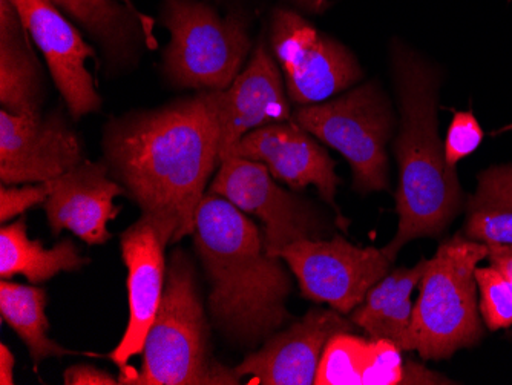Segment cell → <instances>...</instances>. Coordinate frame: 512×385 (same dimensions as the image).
<instances>
[{
  "mask_svg": "<svg viewBox=\"0 0 512 385\" xmlns=\"http://www.w3.org/2000/svg\"><path fill=\"white\" fill-rule=\"evenodd\" d=\"M105 163L165 246L194 234L221 163L217 91H201L106 126Z\"/></svg>",
  "mask_w": 512,
  "mask_h": 385,
  "instance_id": "6da1fadb",
  "label": "cell"
},
{
  "mask_svg": "<svg viewBox=\"0 0 512 385\" xmlns=\"http://www.w3.org/2000/svg\"><path fill=\"white\" fill-rule=\"evenodd\" d=\"M192 237L211 283L212 324L243 346L275 335L289 320L292 281L284 260L267 252L260 228L226 198L207 192Z\"/></svg>",
  "mask_w": 512,
  "mask_h": 385,
  "instance_id": "7a4b0ae2",
  "label": "cell"
},
{
  "mask_svg": "<svg viewBox=\"0 0 512 385\" xmlns=\"http://www.w3.org/2000/svg\"><path fill=\"white\" fill-rule=\"evenodd\" d=\"M393 74L401 111L394 143L399 226L393 240L382 247L391 261L410 241L442 234L463 205L456 168L448 165L439 135V74L404 45L394 47Z\"/></svg>",
  "mask_w": 512,
  "mask_h": 385,
  "instance_id": "3957f363",
  "label": "cell"
},
{
  "mask_svg": "<svg viewBox=\"0 0 512 385\" xmlns=\"http://www.w3.org/2000/svg\"><path fill=\"white\" fill-rule=\"evenodd\" d=\"M140 372L120 370V384L237 385L235 369L214 358L211 327L198 292L194 264L175 249L166 269L160 309L146 338Z\"/></svg>",
  "mask_w": 512,
  "mask_h": 385,
  "instance_id": "277c9868",
  "label": "cell"
},
{
  "mask_svg": "<svg viewBox=\"0 0 512 385\" xmlns=\"http://www.w3.org/2000/svg\"><path fill=\"white\" fill-rule=\"evenodd\" d=\"M486 257V244L456 235L427 260L411 326V344L422 359L450 358L482 338L476 269Z\"/></svg>",
  "mask_w": 512,
  "mask_h": 385,
  "instance_id": "5b68a950",
  "label": "cell"
},
{
  "mask_svg": "<svg viewBox=\"0 0 512 385\" xmlns=\"http://www.w3.org/2000/svg\"><path fill=\"white\" fill-rule=\"evenodd\" d=\"M295 122L344 155L352 168L356 191H387V143L393 135L394 114L378 83L302 106L296 111Z\"/></svg>",
  "mask_w": 512,
  "mask_h": 385,
  "instance_id": "8992f818",
  "label": "cell"
},
{
  "mask_svg": "<svg viewBox=\"0 0 512 385\" xmlns=\"http://www.w3.org/2000/svg\"><path fill=\"white\" fill-rule=\"evenodd\" d=\"M165 25V73L174 85L224 91L237 79L250 50L240 17H221L198 0H166Z\"/></svg>",
  "mask_w": 512,
  "mask_h": 385,
  "instance_id": "52a82bcc",
  "label": "cell"
},
{
  "mask_svg": "<svg viewBox=\"0 0 512 385\" xmlns=\"http://www.w3.org/2000/svg\"><path fill=\"white\" fill-rule=\"evenodd\" d=\"M276 257L292 270L304 297L329 304L342 315L352 313L393 264L384 249L355 246L341 235L296 241Z\"/></svg>",
  "mask_w": 512,
  "mask_h": 385,
  "instance_id": "ba28073f",
  "label": "cell"
},
{
  "mask_svg": "<svg viewBox=\"0 0 512 385\" xmlns=\"http://www.w3.org/2000/svg\"><path fill=\"white\" fill-rule=\"evenodd\" d=\"M272 48L287 94L298 105L325 102L361 80L356 57L295 11L281 8L273 14Z\"/></svg>",
  "mask_w": 512,
  "mask_h": 385,
  "instance_id": "9c48e42d",
  "label": "cell"
},
{
  "mask_svg": "<svg viewBox=\"0 0 512 385\" xmlns=\"http://www.w3.org/2000/svg\"><path fill=\"white\" fill-rule=\"evenodd\" d=\"M207 192L226 198L246 215H255L264 224V243L273 257L296 241L316 240L325 229L318 209L276 185L269 169L260 162L224 158Z\"/></svg>",
  "mask_w": 512,
  "mask_h": 385,
  "instance_id": "30bf717a",
  "label": "cell"
},
{
  "mask_svg": "<svg viewBox=\"0 0 512 385\" xmlns=\"http://www.w3.org/2000/svg\"><path fill=\"white\" fill-rule=\"evenodd\" d=\"M83 162L76 132L60 116H16L0 111V180L33 185L59 178Z\"/></svg>",
  "mask_w": 512,
  "mask_h": 385,
  "instance_id": "8fae6325",
  "label": "cell"
},
{
  "mask_svg": "<svg viewBox=\"0 0 512 385\" xmlns=\"http://www.w3.org/2000/svg\"><path fill=\"white\" fill-rule=\"evenodd\" d=\"M74 119L99 111L102 97L86 62L96 51L50 0H11Z\"/></svg>",
  "mask_w": 512,
  "mask_h": 385,
  "instance_id": "7c38bea8",
  "label": "cell"
},
{
  "mask_svg": "<svg viewBox=\"0 0 512 385\" xmlns=\"http://www.w3.org/2000/svg\"><path fill=\"white\" fill-rule=\"evenodd\" d=\"M355 324L332 309H312L304 318L283 332L266 339L258 352L247 356L235 373L247 384L312 385L316 384L319 364L325 347L333 336L353 332Z\"/></svg>",
  "mask_w": 512,
  "mask_h": 385,
  "instance_id": "4fadbf2b",
  "label": "cell"
},
{
  "mask_svg": "<svg viewBox=\"0 0 512 385\" xmlns=\"http://www.w3.org/2000/svg\"><path fill=\"white\" fill-rule=\"evenodd\" d=\"M313 137L292 120L273 123L244 135L226 157L263 163L275 180L283 181L293 191L315 186L322 200L335 206L339 185L335 162Z\"/></svg>",
  "mask_w": 512,
  "mask_h": 385,
  "instance_id": "5bb4252c",
  "label": "cell"
},
{
  "mask_svg": "<svg viewBox=\"0 0 512 385\" xmlns=\"http://www.w3.org/2000/svg\"><path fill=\"white\" fill-rule=\"evenodd\" d=\"M166 246L154 226L140 217L120 237V252L128 269L129 318L125 335L108 358L120 370L142 355L146 338L154 324L166 286Z\"/></svg>",
  "mask_w": 512,
  "mask_h": 385,
  "instance_id": "9a60e30c",
  "label": "cell"
},
{
  "mask_svg": "<svg viewBox=\"0 0 512 385\" xmlns=\"http://www.w3.org/2000/svg\"><path fill=\"white\" fill-rule=\"evenodd\" d=\"M50 197L43 203L46 220L53 235L73 232L89 246L111 240L109 221L120 214L114 198L125 194L119 181L112 177L105 162L82 163L48 181Z\"/></svg>",
  "mask_w": 512,
  "mask_h": 385,
  "instance_id": "2e32d148",
  "label": "cell"
},
{
  "mask_svg": "<svg viewBox=\"0 0 512 385\" xmlns=\"http://www.w3.org/2000/svg\"><path fill=\"white\" fill-rule=\"evenodd\" d=\"M287 96L283 73L264 45H260L232 85L217 91L221 160L249 132L289 122L292 114Z\"/></svg>",
  "mask_w": 512,
  "mask_h": 385,
  "instance_id": "e0dca14e",
  "label": "cell"
},
{
  "mask_svg": "<svg viewBox=\"0 0 512 385\" xmlns=\"http://www.w3.org/2000/svg\"><path fill=\"white\" fill-rule=\"evenodd\" d=\"M454 384L421 364L404 361L387 339H365L353 332L330 339L319 364L316 385Z\"/></svg>",
  "mask_w": 512,
  "mask_h": 385,
  "instance_id": "ac0fdd59",
  "label": "cell"
},
{
  "mask_svg": "<svg viewBox=\"0 0 512 385\" xmlns=\"http://www.w3.org/2000/svg\"><path fill=\"white\" fill-rule=\"evenodd\" d=\"M11 0H0V105L16 116H42V73Z\"/></svg>",
  "mask_w": 512,
  "mask_h": 385,
  "instance_id": "d6986e66",
  "label": "cell"
},
{
  "mask_svg": "<svg viewBox=\"0 0 512 385\" xmlns=\"http://www.w3.org/2000/svg\"><path fill=\"white\" fill-rule=\"evenodd\" d=\"M427 260L414 267H401L385 275L368 290L365 300L353 310L352 323L370 338L387 339L402 352H411L413 326V290L421 283Z\"/></svg>",
  "mask_w": 512,
  "mask_h": 385,
  "instance_id": "ffe728a7",
  "label": "cell"
},
{
  "mask_svg": "<svg viewBox=\"0 0 512 385\" xmlns=\"http://www.w3.org/2000/svg\"><path fill=\"white\" fill-rule=\"evenodd\" d=\"M89 263L80 254L73 240L60 241L56 246H43L40 240H30L27 220L20 217L0 229V277L10 280L22 275L30 284L45 283L62 272H77Z\"/></svg>",
  "mask_w": 512,
  "mask_h": 385,
  "instance_id": "44dd1931",
  "label": "cell"
},
{
  "mask_svg": "<svg viewBox=\"0 0 512 385\" xmlns=\"http://www.w3.org/2000/svg\"><path fill=\"white\" fill-rule=\"evenodd\" d=\"M465 237L486 246H512V165L479 175L476 194L467 203Z\"/></svg>",
  "mask_w": 512,
  "mask_h": 385,
  "instance_id": "7402d4cb",
  "label": "cell"
},
{
  "mask_svg": "<svg viewBox=\"0 0 512 385\" xmlns=\"http://www.w3.org/2000/svg\"><path fill=\"white\" fill-rule=\"evenodd\" d=\"M46 290L36 284L0 283V315L27 346L31 361L40 364L53 356L74 355L48 336L50 321L46 316Z\"/></svg>",
  "mask_w": 512,
  "mask_h": 385,
  "instance_id": "603a6c76",
  "label": "cell"
},
{
  "mask_svg": "<svg viewBox=\"0 0 512 385\" xmlns=\"http://www.w3.org/2000/svg\"><path fill=\"white\" fill-rule=\"evenodd\" d=\"M105 47L119 50L129 40L128 14L115 0H50Z\"/></svg>",
  "mask_w": 512,
  "mask_h": 385,
  "instance_id": "cb8c5ba5",
  "label": "cell"
},
{
  "mask_svg": "<svg viewBox=\"0 0 512 385\" xmlns=\"http://www.w3.org/2000/svg\"><path fill=\"white\" fill-rule=\"evenodd\" d=\"M477 287L480 290V312L490 330L512 326V287L496 267H477Z\"/></svg>",
  "mask_w": 512,
  "mask_h": 385,
  "instance_id": "d4e9b609",
  "label": "cell"
},
{
  "mask_svg": "<svg viewBox=\"0 0 512 385\" xmlns=\"http://www.w3.org/2000/svg\"><path fill=\"white\" fill-rule=\"evenodd\" d=\"M482 126L471 111H457L451 120L445 139V158L456 168L457 163L477 151L483 142Z\"/></svg>",
  "mask_w": 512,
  "mask_h": 385,
  "instance_id": "484cf974",
  "label": "cell"
},
{
  "mask_svg": "<svg viewBox=\"0 0 512 385\" xmlns=\"http://www.w3.org/2000/svg\"><path fill=\"white\" fill-rule=\"evenodd\" d=\"M48 197H50L48 181L33 183V185L22 186V188L2 183L0 186V223H10L14 217H19L28 209L45 203Z\"/></svg>",
  "mask_w": 512,
  "mask_h": 385,
  "instance_id": "4316f807",
  "label": "cell"
},
{
  "mask_svg": "<svg viewBox=\"0 0 512 385\" xmlns=\"http://www.w3.org/2000/svg\"><path fill=\"white\" fill-rule=\"evenodd\" d=\"M66 385H119L120 379L114 378L111 373L89 364H76L63 373Z\"/></svg>",
  "mask_w": 512,
  "mask_h": 385,
  "instance_id": "83f0119b",
  "label": "cell"
},
{
  "mask_svg": "<svg viewBox=\"0 0 512 385\" xmlns=\"http://www.w3.org/2000/svg\"><path fill=\"white\" fill-rule=\"evenodd\" d=\"M488 260L512 287V246H488Z\"/></svg>",
  "mask_w": 512,
  "mask_h": 385,
  "instance_id": "f1b7e54d",
  "label": "cell"
},
{
  "mask_svg": "<svg viewBox=\"0 0 512 385\" xmlns=\"http://www.w3.org/2000/svg\"><path fill=\"white\" fill-rule=\"evenodd\" d=\"M14 359L13 352L5 344H0V384H14Z\"/></svg>",
  "mask_w": 512,
  "mask_h": 385,
  "instance_id": "f546056e",
  "label": "cell"
},
{
  "mask_svg": "<svg viewBox=\"0 0 512 385\" xmlns=\"http://www.w3.org/2000/svg\"><path fill=\"white\" fill-rule=\"evenodd\" d=\"M298 7L313 13H319L327 7V0H293Z\"/></svg>",
  "mask_w": 512,
  "mask_h": 385,
  "instance_id": "4dcf8cb0",
  "label": "cell"
}]
</instances>
